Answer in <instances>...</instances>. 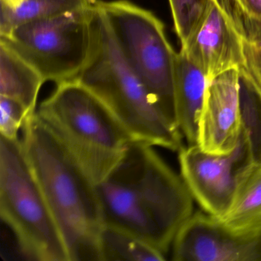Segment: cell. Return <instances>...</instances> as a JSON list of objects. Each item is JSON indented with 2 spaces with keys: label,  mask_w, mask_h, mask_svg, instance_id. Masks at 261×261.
<instances>
[{
  "label": "cell",
  "mask_w": 261,
  "mask_h": 261,
  "mask_svg": "<svg viewBox=\"0 0 261 261\" xmlns=\"http://www.w3.org/2000/svg\"><path fill=\"white\" fill-rule=\"evenodd\" d=\"M181 178L194 201L206 213L221 219L228 212L241 181L254 166L247 133L242 127L236 147L225 154H215L197 144L178 151Z\"/></svg>",
  "instance_id": "8"
},
{
  "label": "cell",
  "mask_w": 261,
  "mask_h": 261,
  "mask_svg": "<svg viewBox=\"0 0 261 261\" xmlns=\"http://www.w3.org/2000/svg\"><path fill=\"white\" fill-rule=\"evenodd\" d=\"M244 44L225 0H212L201 25L181 51L210 82L229 70L245 67Z\"/></svg>",
  "instance_id": "10"
},
{
  "label": "cell",
  "mask_w": 261,
  "mask_h": 261,
  "mask_svg": "<svg viewBox=\"0 0 261 261\" xmlns=\"http://www.w3.org/2000/svg\"><path fill=\"white\" fill-rule=\"evenodd\" d=\"M74 79L105 103L134 141L178 152L182 147L181 131L166 118L131 69L97 6L91 55Z\"/></svg>",
  "instance_id": "3"
},
{
  "label": "cell",
  "mask_w": 261,
  "mask_h": 261,
  "mask_svg": "<svg viewBox=\"0 0 261 261\" xmlns=\"http://www.w3.org/2000/svg\"><path fill=\"white\" fill-rule=\"evenodd\" d=\"M36 114L96 186L134 141L105 103L76 79L57 85Z\"/></svg>",
  "instance_id": "4"
},
{
  "label": "cell",
  "mask_w": 261,
  "mask_h": 261,
  "mask_svg": "<svg viewBox=\"0 0 261 261\" xmlns=\"http://www.w3.org/2000/svg\"><path fill=\"white\" fill-rule=\"evenodd\" d=\"M21 140L69 260L100 261L99 241L105 224L97 186L36 112L25 120Z\"/></svg>",
  "instance_id": "2"
},
{
  "label": "cell",
  "mask_w": 261,
  "mask_h": 261,
  "mask_svg": "<svg viewBox=\"0 0 261 261\" xmlns=\"http://www.w3.org/2000/svg\"><path fill=\"white\" fill-rule=\"evenodd\" d=\"M0 216L13 232L19 250L29 259L70 261L20 139L0 137Z\"/></svg>",
  "instance_id": "5"
},
{
  "label": "cell",
  "mask_w": 261,
  "mask_h": 261,
  "mask_svg": "<svg viewBox=\"0 0 261 261\" xmlns=\"http://www.w3.org/2000/svg\"><path fill=\"white\" fill-rule=\"evenodd\" d=\"M242 130L239 69H230L209 82L198 122L197 145L225 154L236 147Z\"/></svg>",
  "instance_id": "11"
},
{
  "label": "cell",
  "mask_w": 261,
  "mask_h": 261,
  "mask_svg": "<svg viewBox=\"0 0 261 261\" xmlns=\"http://www.w3.org/2000/svg\"><path fill=\"white\" fill-rule=\"evenodd\" d=\"M212 0H169L174 28L185 46L192 39L207 14Z\"/></svg>",
  "instance_id": "18"
},
{
  "label": "cell",
  "mask_w": 261,
  "mask_h": 261,
  "mask_svg": "<svg viewBox=\"0 0 261 261\" xmlns=\"http://www.w3.org/2000/svg\"><path fill=\"white\" fill-rule=\"evenodd\" d=\"M97 6L131 69L166 118L178 128L173 87L177 53L168 41L163 22L127 0H97Z\"/></svg>",
  "instance_id": "6"
},
{
  "label": "cell",
  "mask_w": 261,
  "mask_h": 261,
  "mask_svg": "<svg viewBox=\"0 0 261 261\" xmlns=\"http://www.w3.org/2000/svg\"><path fill=\"white\" fill-rule=\"evenodd\" d=\"M246 13L261 16V0H233Z\"/></svg>",
  "instance_id": "22"
},
{
  "label": "cell",
  "mask_w": 261,
  "mask_h": 261,
  "mask_svg": "<svg viewBox=\"0 0 261 261\" xmlns=\"http://www.w3.org/2000/svg\"><path fill=\"white\" fill-rule=\"evenodd\" d=\"M25 1V0H0V5L5 6L10 8H16Z\"/></svg>",
  "instance_id": "23"
},
{
  "label": "cell",
  "mask_w": 261,
  "mask_h": 261,
  "mask_svg": "<svg viewBox=\"0 0 261 261\" xmlns=\"http://www.w3.org/2000/svg\"><path fill=\"white\" fill-rule=\"evenodd\" d=\"M245 68L261 87V41L244 44Z\"/></svg>",
  "instance_id": "21"
},
{
  "label": "cell",
  "mask_w": 261,
  "mask_h": 261,
  "mask_svg": "<svg viewBox=\"0 0 261 261\" xmlns=\"http://www.w3.org/2000/svg\"><path fill=\"white\" fill-rule=\"evenodd\" d=\"M100 261H163L166 255L141 238L105 224L99 241Z\"/></svg>",
  "instance_id": "16"
},
{
  "label": "cell",
  "mask_w": 261,
  "mask_h": 261,
  "mask_svg": "<svg viewBox=\"0 0 261 261\" xmlns=\"http://www.w3.org/2000/svg\"><path fill=\"white\" fill-rule=\"evenodd\" d=\"M44 83L43 77L34 67L0 42V96L20 102L33 114Z\"/></svg>",
  "instance_id": "13"
},
{
  "label": "cell",
  "mask_w": 261,
  "mask_h": 261,
  "mask_svg": "<svg viewBox=\"0 0 261 261\" xmlns=\"http://www.w3.org/2000/svg\"><path fill=\"white\" fill-rule=\"evenodd\" d=\"M154 147L133 141L97 189L105 224L130 232L166 255L193 214L194 199L181 175Z\"/></svg>",
  "instance_id": "1"
},
{
  "label": "cell",
  "mask_w": 261,
  "mask_h": 261,
  "mask_svg": "<svg viewBox=\"0 0 261 261\" xmlns=\"http://www.w3.org/2000/svg\"><path fill=\"white\" fill-rule=\"evenodd\" d=\"M30 114L28 110L14 99L0 96V133L1 137L17 140L25 120Z\"/></svg>",
  "instance_id": "19"
},
{
  "label": "cell",
  "mask_w": 261,
  "mask_h": 261,
  "mask_svg": "<svg viewBox=\"0 0 261 261\" xmlns=\"http://www.w3.org/2000/svg\"><path fill=\"white\" fill-rule=\"evenodd\" d=\"M97 3V2H96ZM97 7L22 24L0 42L34 67L45 82L75 79L88 62L94 41Z\"/></svg>",
  "instance_id": "7"
},
{
  "label": "cell",
  "mask_w": 261,
  "mask_h": 261,
  "mask_svg": "<svg viewBox=\"0 0 261 261\" xmlns=\"http://www.w3.org/2000/svg\"><path fill=\"white\" fill-rule=\"evenodd\" d=\"M97 0H25L16 8L0 5V36L16 27L92 7Z\"/></svg>",
  "instance_id": "15"
},
{
  "label": "cell",
  "mask_w": 261,
  "mask_h": 261,
  "mask_svg": "<svg viewBox=\"0 0 261 261\" xmlns=\"http://www.w3.org/2000/svg\"><path fill=\"white\" fill-rule=\"evenodd\" d=\"M219 220L238 234L261 233V163H255L247 172L230 209Z\"/></svg>",
  "instance_id": "14"
},
{
  "label": "cell",
  "mask_w": 261,
  "mask_h": 261,
  "mask_svg": "<svg viewBox=\"0 0 261 261\" xmlns=\"http://www.w3.org/2000/svg\"><path fill=\"white\" fill-rule=\"evenodd\" d=\"M242 127L248 136L256 163H261V87L245 67L239 68Z\"/></svg>",
  "instance_id": "17"
},
{
  "label": "cell",
  "mask_w": 261,
  "mask_h": 261,
  "mask_svg": "<svg viewBox=\"0 0 261 261\" xmlns=\"http://www.w3.org/2000/svg\"><path fill=\"white\" fill-rule=\"evenodd\" d=\"M209 81L180 50L174 70V101L177 125L189 145L197 144L198 122Z\"/></svg>",
  "instance_id": "12"
},
{
  "label": "cell",
  "mask_w": 261,
  "mask_h": 261,
  "mask_svg": "<svg viewBox=\"0 0 261 261\" xmlns=\"http://www.w3.org/2000/svg\"><path fill=\"white\" fill-rule=\"evenodd\" d=\"M172 248L175 261H261V233L238 234L218 218L198 212L181 226Z\"/></svg>",
  "instance_id": "9"
},
{
  "label": "cell",
  "mask_w": 261,
  "mask_h": 261,
  "mask_svg": "<svg viewBox=\"0 0 261 261\" xmlns=\"http://www.w3.org/2000/svg\"><path fill=\"white\" fill-rule=\"evenodd\" d=\"M233 20L246 42L261 41V16L249 14L242 10L233 0H225Z\"/></svg>",
  "instance_id": "20"
}]
</instances>
